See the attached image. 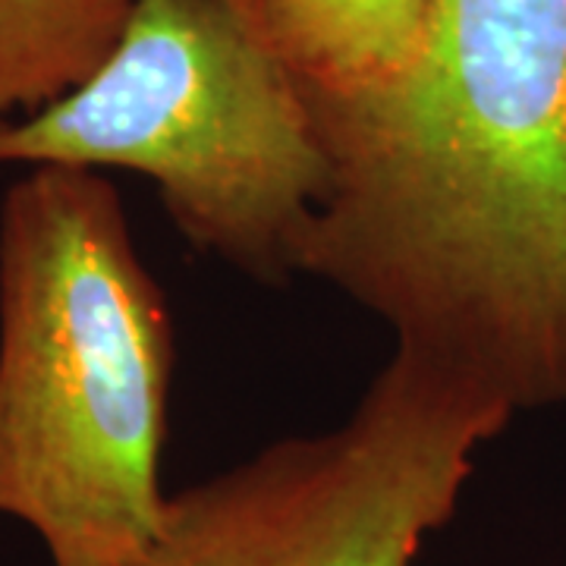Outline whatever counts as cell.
Listing matches in <instances>:
<instances>
[{
	"label": "cell",
	"instance_id": "obj_3",
	"mask_svg": "<svg viewBox=\"0 0 566 566\" xmlns=\"http://www.w3.org/2000/svg\"><path fill=\"white\" fill-rule=\"evenodd\" d=\"M0 164L142 174L189 243L264 281L300 274L327 189L305 92L230 0H136L80 88L0 123Z\"/></svg>",
	"mask_w": 566,
	"mask_h": 566
},
{
	"label": "cell",
	"instance_id": "obj_4",
	"mask_svg": "<svg viewBox=\"0 0 566 566\" xmlns=\"http://www.w3.org/2000/svg\"><path fill=\"white\" fill-rule=\"evenodd\" d=\"M506 424L501 406L397 346L344 424L177 494L129 566H412Z\"/></svg>",
	"mask_w": 566,
	"mask_h": 566
},
{
	"label": "cell",
	"instance_id": "obj_6",
	"mask_svg": "<svg viewBox=\"0 0 566 566\" xmlns=\"http://www.w3.org/2000/svg\"><path fill=\"white\" fill-rule=\"evenodd\" d=\"M136 0H0V123L80 88L117 48Z\"/></svg>",
	"mask_w": 566,
	"mask_h": 566
},
{
	"label": "cell",
	"instance_id": "obj_5",
	"mask_svg": "<svg viewBox=\"0 0 566 566\" xmlns=\"http://www.w3.org/2000/svg\"><path fill=\"white\" fill-rule=\"evenodd\" d=\"M305 95L349 98L412 63L434 0H230Z\"/></svg>",
	"mask_w": 566,
	"mask_h": 566
},
{
	"label": "cell",
	"instance_id": "obj_1",
	"mask_svg": "<svg viewBox=\"0 0 566 566\" xmlns=\"http://www.w3.org/2000/svg\"><path fill=\"white\" fill-rule=\"evenodd\" d=\"M305 102L327 189L300 274L510 416L566 406V0H434L397 80Z\"/></svg>",
	"mask_w": 566,
	"mask_h": 566
},
{
	"label": "cell",
	"instance_id": "obj_2",
	"mask_svg": "<svg viewBox=\"0 0 566 566\" xmlns=\"http://www.w3.org/2000/svg\"><path fill=\"white\" fill-rule=\"evenodd\" d=\"M174 331L98 170L35 167L0 208V513L54 566L161 535Z\"/></svg>",
	"mask_w": 566,
	"mask_h": 566
}]
</instances>
